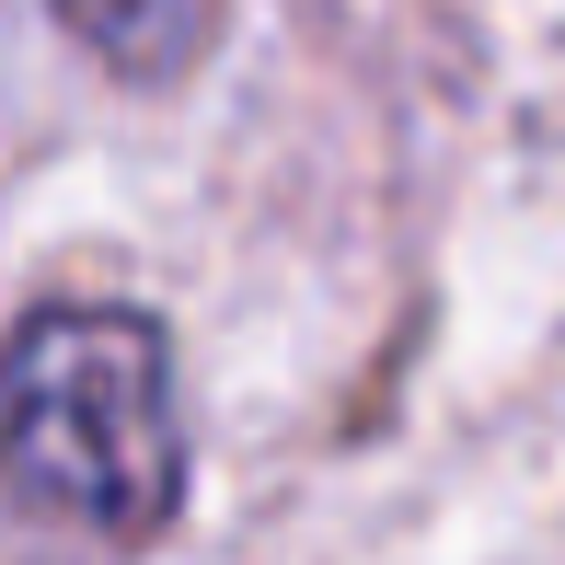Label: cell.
I'll list each match as a JSON object with an SVG mask.
<instances>
[{
  "instance_id": "7a4b0ae2",
  "label": "cell",
  "mask_w": 565,
  "mask_h": 565,
  "mask_svg": "<svg viewBox=\"0 0 565 565\" xmlns=\"http://www.w3.org/2000/svg\"><path fill=\"white\" fill-rule=\"evenodd\" d=\"M46 12H58L116 82H139V93L185 82V70L209 58V35H220V0H46Z\"/></svg>"
},
{
  "instance_id": "6da1fadb",
  "label": "cell",
  "mask_w": 565,
  "mask_h": 565,
  "mask_svg": "<svg viewBox=\"0 0 565 565\" xmlns=\"http://www.w3.org/2000/svg\"><path fill=\"white\" fill-rule=\"evenodd\" d=\"M0 484L93 543H150L185 508L173 347L127 300H46L0 347Z\"/></svg>"
}]
</instances>
